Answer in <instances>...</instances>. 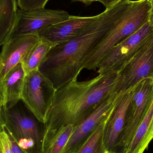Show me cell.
<instances>
[{
  "mask_svg": "<svg viewBox=\"0 0 153 153\" xmlns=\"http://www.w3.org/2000/svg\"><path fill=\"white\" fill-rule=\"evenodd\" d=\"M153 100V79L142 80L133 88L127 110L126 125L118 153H126L139 124Z\"/></svg>",
  "mask_w": 153,
  "mask_h": 153,
  "instance_id": "cell-6",
  "label": "cell"
},
{
  "mask_svg": "<svg viewBox=\"0 0 153 153\" xmlns=\"http://www.w3.org/2000/svg\"><path fill=\"white\" fill-rule=\"evenodd\" d=\"M117 73L99 74L89 80H72L56 91L44 125L41 153L64 127L77 126L112 93Z\"/></svg>",
  "mask_w": 153,
  "mask_h": 153,
  "instance_id": "cell-1",
  "label": "cell"
},
{
  "mask_svg": "<svg viewBox=\"0 0 153 153\" xmlns=\"http://www.w3.org/2000/svg\"><path fill=\"white\" fill-rule=\"evenodd\" d=\"M148 1H149L151 2L152 1V0H148Z\"/></svg>",
  "mask_w": 153,
  "mask_h": 153,
  "instance_id": "cell-26",
  "label": "cell"
},
{
  "mask_svg": "<svg viewBox=\"0 0 153 153\" xmlns=\"http://www.w3.org/2000/svg\"><path fill=\"white\" fill-rule=\"evenodd\" d=\"M38 34L11 37L3 45L0 53V81L38 43Z\"/></svg>",
  "mask_w": 153,
  "mask_h": 153,
  "instance_id": "cell-12",
  "label": "cell"
},
{
  "mask_svg": "<svg viewBox=\"0 0 153 153\" xmlns=\"http://www.w3.org/2000/svg\"></svg>",
  "mask_w": 153,
  "mask_h": 153,
  "instance_id": "cell-27",
  "label": "cell"
},
{
  "mask_svg": "<svg viewBox=\"0 0 153 153\" xmlns=\"http://www.w3.org/2000/svg\"><path fill=\"white\" fill-rule=\"evenodd\" d=\"M98 18L70 16L69 19L51 25L39 32L40 38L45 39L56 45L65 43L85 32Z\"/></svg>",
  "mask_w": 153,
  "mask_h": 153,
  "instance_id": "cell-13",
  "label": "cell"
},
{
  "mask_svg": "<svg viewBox=\"0 0 153 153\" xmlns=\"http://www.w3.org/2000/svg\"><path fill=\"white\" fill-rule=\"evenodd\" d=\"M49 0H17L18 7L24 10L45 8Z\"/></svg>",
  "mask_w": 153,
  "mask_h": 153,
  "instance_id": "cell-20",
  "label": "cell"
},
{
  "mask_svg": "<svg viewBox=\"0 0 153 153\" xmlns=\"http://www.w3.org/2000/svg\"><path fill=\"white\" fill-rule=\"evenodd\" d=\"M153 35L152 27L147 22L107 53L98 65V73H118Z\"/></svg>",
  "mask_w": 153,
  "mask_h": 153,
  "instance_id": "cell-7",
  "label": "cell"
},
{
  "mask_svg": "<svg viewBox=\"0 0 153 153\" xmlns=\"http://www.w3.org/2000/svg\"><path fill=\"white\" fill-rule=\"evenodd\" d=\"M120 1L121 0H100L99 2L101 3L105 6L106 9H107L111 7Z\"/></svg>",
  "mask_w": 153,
  "mask_h": 153,
  "instance_id": "cell-22",
  "label": "cell"
},
{
  "mask_svg": "<svg viewBox=\"0 0 153 153\" xmlns=\"http://www.w3.org/2000/svg\"><path fill=\"white\" fill-rule=\"evenodd\" d=\"M3 126L6 132L9 142V146L10 148L12 153H28L26 151L22 150L21 147H19L13 134L12 133L9 129L4 124V122L3 124Z\"/></svg>",
  "mask_w": 153,
  "mask_h": 153,
  "instance_id": "cell-21",
  "label": "cell"
},
{
  "mask_svg": "<svg viewBox=\"0 0 153 153\" xmlns=\"http://www.w3.org/2000/svg\"><path fill=\"white\" fill-rule=\"evenodd\" d=\"M28 110L20 100L8 109L2 108V117L20 147L28 153H41L43 132Z\"/></svg>",
  "mask_w": 153,
  "mask_h": 153,
  "instance_id": "cell-4",
  "label": "cell"
},
{
  "mask_svg": "<svg viewBox=\"0 0 153 153\" xmlns=\"http://www.w3.org/2000/svg\"><path fill=\"white\" fill-rule=\"evenodd\" d=\"M56 91L49 79L36 70L25 76L21 100L34 117L45 124Z\"/></svg>",
  "mask_w": 153,
  "mask_h": 153,
  "instance_id": "cell-5",
  "label": "cell"
},
{
  "mask_svg": "<svg viewBox=\"0 0 153 153\" xmlns=\"http://www.w3.org/2000/svg\"><path fill=\"white\" fill-rule=\"evenodd\" d=\"M151 7V2L148 0L132 1L115 25L86 56L81 65V71L83 69L97 70L103 57L114 46L148 22Z\"/></svg>",
  "mask_w": 153,
  "mask_h": 153,
  "instance_id": "cell-3",
  "label": "cell"
},
{
  "mask_svg": "<svg viewBox=\"0 0 153 153\" xmlns=\"http://www.w3.org/2000/svg\"><path fill=\"white\" fill-rule=\"evenodd\" d=\"M2 97L1 94L0 93V117H1L2 115Z\"/></svg>",
  "mask_w": 153,
  "mask_h": 153,
  "instance_id": "cell-25",
  "label": "cell"
},
{
  "mask_svg": "<svg viewBox=\"0 0 153 153\" xmlns=\"http://www.w3.org/2000/svg\"><path fill=\"white\" fill-rule=\"evenodd\" d=\"M74 128L71 125L62 128L42 153H62Z\"/></svg>",
  "mask_w": 153,
  "mask_h": 153,
  "instance_id": "cell-19",
  "label": "cell"
},
{
  "mask_svg": "<svg viewBox=\"0 0 153 153\" xmlns=\"http://www.w3.org/2000/svg\"><path fill=\"white\" fill-rule=\"evenodd\" d=\"M108 120L97 127L75 153H108L103 142L104 128Z\"/></svg>",
  "mask_w": 153,
  "mask_h": 153,
  "instance_id": "cell-18",
  "label": "cell"
},
{
  "mask_svg": "<svg viewBox=\"0 0 153 153\" xmlns=\"http://www.w3.org/2000/svg\"><path fill=\"white\" fill-rule=\"evenodd\" d=\"M26 74L21 63L19 64L0 81V93L2 97V108L8 109L21 100Z\"/></svg>",
  "mask_w": 153,
  "mask_h": 153,
  "instance_id": "cell-14",
  "label": "cell"
},
{
  "mask_svg": "<svg viewBox=\"0 0 153 153\" xmlns=\"http://www.w3.org/2000/svg\"><path fill=\"white\" fill-rule=\"evenodd\" d=\"M147 78L153 79V35L118 73L113 93L126 91Z\"/></svg>",
  "mask_w": 153,
  "mask_h": 153,
  "instance_id": "cell-8",
  "label": "cell"
},
{
  "mask_svg": "<svg viewBox=\"0 0 153 153\" xmlns=\"http://www.w3.org/2000/svg\"><path fill=\"white\" fill-rule=\"evenodd\" d=\"M151 7L149 12V20L148 22L152 27L153 29V0L151 1Z\"/></svg>",
  "mask_w": 153,
  "mask_h": 153,
  "instance_id": "cell-23",
  "label": "cell"
},
{
  "mask_svg": "<svg viewBox=\"0 0 153 153\" xmlns=\"http://www.w3.org/2000/svg\"><path fill=\"white\" fill-rule=\"evenodd\" d=\"M56 46L50 41L40 38L38 43L22 61V65L26 74L39 70L48 53Z\"/></svg>",
  "mask_w": 153,
  "mask_h": 153,
  "instance_id": "cell-17",
  "label": "cell"
},
{
  "mask_svg": "<svg viewBox=\"0 0 153 153\" xmlns=\"http://www.w3.org/2000/svg\"><path fill=\"white\" fill-rule=\"evenodd\" d=\"M71 15L63 10L37 9L18 10L11 37L38 34L44 29L69 19Z\"/></svg>",
  "mask_w": 153,
  "mask_h": 153,
  "instance_id": "cell-10",
  "label": "cell"
},
{
  "mask_svg": "<svg viewBox=\"0 0 153 153\" xmlns=\"http://www.w3.org/2000/svg\"><path fill=\"white\" fill-rule=\"evenodd\" d=\"M71 1L72 2H81L86 5H89L94 2L99 1L100 0H71Z\"/></svg>",
  "mask_w": 153,
  "mask_h": 153,
  "instance_id": "cell-24",
  "label": "cell"
},
{
  "mask_svg": "<svg viewBox=\"0 0 153 153\" xmlns=\"http://www.w3.org/2000/svg\"><path fill=\"white\" fill-rule=\"evenodd\" d=\"M131 2L121 0L106 9L84 33L56 46L49 52L39 70L52 82L56 90L77 79L86 56L115 25Z\"/></svg>",
  "mask_w": 153,
  "mask_h": 153,
  "instance_id": "cell-2",
  "label": "cell"
},
{
  "mask_svg": "<svg viewBox=\"0 0 153 153\" xmlns=\"http://www.w3.org/2000/svg\"><path fill=\"white\" fill-rule=\"evenodd\" d=\"M120 93H112L77 126L70 137L62 153H75L102 123L108 119L113 111Z\"/></svg>",
  "mask_w": 153,
  "mask_h": 153,
  "instance_id": "cell-9",
  "label": "cell"
},
{
  "mask_svg": "<svg viewBox=\"0 0 153 153\" xmlns=\"http://www.w3.org/2000/svg\"><path fill=\"white\" fill-rule=\"evenodd\" d=\"M153 139V100L139 124L126 153H144Z\"/></svg>",
  "mask_w": 153,
  "mask_h": 153,
  "instance_id": "cell-15",
  "label": "cell"
},
{
  "mask_svg": "<svg viewBox=\"0 0 153 153\" xmlns=\"http://www.w3.org/2000/svg\"><path fill=\"white\" fill-rule=\"evenodd\" d=\"M134 87L121 92L104 128L103 142L108 153H118L126 125L127 110Z\"/></svg>",
  "mask_w": 153,
  "mask_h": 153,
  "instance_id": "cell-11",
  "label": "cell"
},
{
  "mask_svg": "<svg viewBox=\"0 0 153 153\" xmlns=\"http://www.w3.org/2000/svg\"><path fill=\"white\" fill-rule=\"evenodd\" d=\"M17 0H0V46L11 36L19 9Z\"/></svg>",
  "mask_w": 153,
  "mask_h": 153,
  "instance_id": "cell-16",
  "label": "cell"
}]
</instances>
